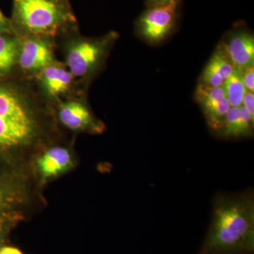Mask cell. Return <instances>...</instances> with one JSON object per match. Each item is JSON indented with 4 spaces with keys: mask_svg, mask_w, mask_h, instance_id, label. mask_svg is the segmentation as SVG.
<instances>
[{
    "mask_svg": "<svg viewBox=\"0 0 254 254\" xmlns=\"http://www.w3.org/2000/svg\"><path fill=\"white\" fill-rule=\"evenodd\" d=\"M222 87L231 107H240L242 105V100L247 90L244 86L240 70L235 68Z\"/></svg>",
    "mask_w": 254,
    "mask_h": 254,
    "instance_id": "15",
    "label": "cell"
},
{
    "mask_svg": "<svg viewBox=\"0 0 254 254\" xmlns=\"http://www.w3.org/2000/svg\"><path fill=\"white\" fill-rule=\"evenodd\" d=\"M9 226L7 219L0 217V244L4 240V237L7 233Z\"/></svg>",
    "mask_w": 254,
    "mask_h": 254,
    "instance_id": "20",
    "label": "cell"
},
{
    "mask_svg": "<svg viewBox=\"0 0 254 254\" xmlns=\"http://www.w3.org/2000/svg\"><path fill=\"white\" fill-rule=\"evenodd\" d=\"M254 250V196L250 190L219 193L199 254H250Z\"/></svg>",
    "mask_w": 254,
    "mask_h": 254,
    "instance_id": "2",
    "label": "cell"
},
{
    "mask_svg": "<svg viewBox=\"0 0 254 254\" xmlns=\"http://www.w3.org/2000/svg\"><path fill=\"white\" fill-rule=\"evenodd\" d=\"M58 135L54 107L33 78L18 72L0 78V149L28 153Z\"/></svg>",
    "mask_w": 254,
    "mask_h": 254,
    "instance_id": "1",
    "label": "cell"
},
{
    "mask_svg": "<svg viewBox=\"0 0 254 254\" xmlns=\"http://www.w3.org/2000/svg\"><path fill=\"white\" fill-rule=\"evenodd\" d=\"M242 106L254 118V94L250 91H246L242 100Z\"/></svg>",
    "mask_w": 254,
    "mask_h": 254,
    "instance_id": "18",
    "label": "cell"
},
{
    "mask_svg": "<svg viewBox=\"0 0 254 254\" xmlns=\"http://www.w3.org/2000/svg\"><path fill=\"white\" fill-rule=\"evenodd\" d=\"M20 38L14 33H0V78L16 71Z\"/></svg>",
    "mask_w": 254,
    "mask_h": 254,
    "instance_id": "14",
    "label": "cell"
},
{
    "mask_svg": "<svg viewBox=\"0 0 254 254\" xmlns=\"http://www.w3.org/2000/svg\"><path fill=\"white\" fill-rule=\"evenodd\" d=\"M235 69L233 64L220 44L207 63L200 76L199 83L209 86L221 87Z\"/></svg>",
    "mask_w": 254,
    "mask_h": 254,
    "instance_id": "13",
    "label": "cell"
},
{
    "mask_svg": "<svg viewBox=\"0 0 254 254\" xmlns=\"http://www.w3.org/2000/svg\"><path fill=\"white\" fill-rule=\"evenodd\" d=\"M118 38V33L115 31L99 37H85L77 31L63 37L56 43L68 71L88 91L93 80L105 68Z\"/></svg>",
    "mask_w": 254,
    "mask_h": 254,
    "instance_id": "4",
    "label": "cell"
},
{
    "mask_svg": "<svg viewBox=\"0 0 254 254\" xmlns=\"http://www.w3.org/2000/svg\"><path fill=\"white\" fill-rule=\"evenodd\" d=\"M244 86L247 91L254 92V65L240 71Z\"/></svg>",
    "mask_w": 254,
    "mask_h": 254,
    "instance_id": "17",
    "label": "cell"
},
{
    "mask_svg": "<svg viewBox=\"0 0 254 254\" xmlns=\"http://www.w3.org/2000/svg\"><path fill=\"white\" fill-rule=\"evenodd\" d=\"M174 1H180V0H145V3L148 7H150V6H157V5L168 4Z\"/></svg>",
    "mask_w": 254,
    "mask_h": 254,
    "instance_id": "22",
    "label": "cell"
},
{
    "mask_svg": "<svg viewBox=\"0 0 254 254\" xmlns=\"http://www.w3.org/2000/svg\"><path fill=\"white\" fill-rule=\"evenodd\" d=\"M33 79L42 94L53 105L71 97L87 95L88 92L59 60L41 70Z\"/></svg>",
    "mask_w": 254,
    "mask_h": 254,
    "instance_id": "5",
    "label": "cell"
},
{
    "mask_svg": "<svg viewBox=\"0 0 254 254\" xmlns=\"http://www.w3.org/2000/svg\"><path fill=\"white\" fill-rule=\"evenodd\" d=\"M0 254H23L17 248L12 247H0Z\"/></svg>",
    "mask_w": 254,
    "mask_h": 254,
    "instance_id": "21",
    "label": "cell"
},
{
    "mask_svg": "<svg viewBox=\"0 0 254 254\" xmlns=\"http://www.w3.org/2000/svg\"><path fill=\"white\" fill-rule=\"evenodd\" d=\"M14 33L10 18H6L0 9V33Z\"/></svg>",
    "mask_w": 254,
    "mask_h": 254,
    "instance_id": "19",
    "label": "cell"
},
{
    "mask_svg": "<svg viewBox=\"0 0 254 254\" xmlns=\"http://www.w3.org/2000/svg\"><path fill=\"white\" fill-rule=\"evenodd\" d=\"M195 99L200 105L209 128L217 134L223 125L227 112L231 108L223 87L198 83L195 92Z\"/></svg>",
    "mask_w": 254,
    "mask_h": 254,
    "instance_id": "9",
    "label": "cell"
},
{
    "mask_svg": "<svg viewBox=\"0 0 254 254\" xmlns=\"http://www.w3.org/2000/svg\"><path fill=\"white\" fill-rule=\"evenodd\" d=\"M221 45L237 69L242 71L254 65V37L250 32L233 31Z\"/></svg>",
    "mask_w": 254,
    "mask_h": 254,
    "instance_id": "11",
    "label": "cell"
},
{
    "mask_svg": "<svg viewBox=\"0 0 254 254\" xmlns=\"http://www.w3.org/2000/svg\"><path fill=\"white\" fill-rule=\"evenodd\" d=\"M180 1L150 6L138 18V36L150 44L156 45L168 38L176 23Z\"/></svg>",
    "mask_w": 254,
    "mask_h": 254,
    "instance_id": "8",
    "label": "cell"
},
{
    "mask_svg": "<svg viewBox=\"0 0 254 254\" xmlns=\"http://www.w3.org/2000/svg\"><path fill=\"white\" fill-rule=\"evenodd\" d=\"M254 118L241 105L231 107L217 136L225 139H240L253 136Z\"/></svg>",
    "mask_w": 254,
    "mask_h": 254,
    "instance_id": "12",
    "label": "cell"
},
{
    "mask_svg": "<svg viewBox=\"0 0 254 254\" xmlns=\"http://www.w3.org/2000/svg\"><path fill=\"white\" fill-rule=\"evenodd\" d=\"M16 71L22 76L33 78L43 68L57 60L56 41L39 36L19 37Z\"/></svg>",
    "mask_w": 254,
    "mask_h": 254,
    "instance_id": "7",
    "label": "cell"
},
{
    "mask_svg": "<svg viewBox=\"0 0 254 254\" xmlns=\"http://www.w3.org/2000/svg\"><path fill=\"white\" fill-rule=\"evenodd\" d=\"M72 152L68 147L47 145L36 160V168L41 181L47 182L63 175L73 166Z\"/></svg>",
    "mask_w": 254,
    "mask_h": 254,
    "instance_id": "10",
    "label": "cell"
},
{
    "mask_svg": "<svg viewBox=\"0 0 254 254\" xmlns=\"http://www.w3.org/2000/svg\"><path fill=\"white\" fill-rule=\"evenodd\" d=\"M11 21L18 37L39 36L58 41L79 31L70 0H12Z\"/></svg>",
    "mask_w": 254,
    "mask_h": 254,
    "instance_id": "3",
    "label": "cell"
},
{
    "mask_svg": "<svg viewBox=\"0 0 254 254\" xmlns=\"http://www.w3.org/2000/svg\"><path fill=\"white\" fill-rule=\"evenodd\" d=\"M21 197L19 190H8L0 189V213L9 208L15 203L21 201Z\"/></svg>",
    "mask_w": 254,
    "mask_h": 254,
    "instance_id": "16",
    "label": "cell"
},
{
    "mask_svg": "<svg viewBox=\"0 0 254 254\" xmlns=\"http://www.w3.org/2000/svg\"><path fill=\"white\" fill-rule=\"evenodd\" d=\"M53 107L58 123L69 131L93 134L105 131V124L95 116L87 102V95L66 98Z\"/></svg>",
    "mask_w": 254,
    "mask_h": 254,
    "instance_id": "6",
    "label": "cell"
}]
</instances>
